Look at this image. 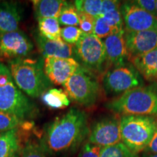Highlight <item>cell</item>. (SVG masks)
Segmentation results:
<instances>
[{"instance_id": "33", "label": "cell", "mask_w": 157, "mask_h": 157, "mask_svg": "<svg viewBox=\"0 0 157 157\" xmlns=\"http://www.w3.org/2000/svg\"><path fill=\"white\" fill-rule=\"evenodd\" d=\"M146 151L151 154H157V129L151 141L149 143L148 148H146Z\"/></svg>"}, {"instance_id": "5", "label": "cell", "mask_w": 157, "mask_h": 157, "mask_svg": "<svg viewBox=\"0 0 157 157\" xmlns=\"http://www.w3.org/2000/svg\"><path fill=\"white\" fill-rule=\"evenodd\" d=\"M0 111L13 113L21 120L30 117L34 111L33 104L15 84L9 68L1 61Z\"/></svg>"}, {"instance_id": "35", "label": "cell", "mask_w": 157, "mask_h": 157, "mask_svg": "<svg viewBox=\"0 0 157 157\" xmlns=\"http://www.w3.org/2000/svg\"><path fill=\"white\" fill-rule=\"evenodd\" d=\"M156 17H157V1H156Z\"/></svg>"}, {"instance_id": "32", "label": "cell", "mask_w": 157, "mask_h": 157, "mask_svg": "<svg viewBox=\"0 0 157 157\" xmlns=\"http://www.w3.org/2000/svg\"><path fill=\"white\" fill-rule=\"evenodd\" d=\"M120 7L121 3L119 1H116V0H103L101 15L110 10L119 8Z\"/></svg>"}, {"instance_id": "22", "label": "cell", "mask_w": 157, "mask_h": 157, "mask_svg": "<svg viewBox=\"0 0 157 157\" xmlns=\"http://www.w3.org/2000/svg\"><path fill=\"white\" fill-rule=\"evenodd\" d=\"M103 0H76L74 2L78 13H83L94 17L101 15Z\"/></svg>"}, {"instance_id": "18", "label": "cell", "mask_w": 157, "mask_h": 157, "mask_svg": "<svg viewBox=\"0 0 157 157\" xmlns=\"http://www.w3.org/2000/svg\"><path fill=\"white\" fill-rule=\"evenodd\" d=\"M32 3L37 19H58L63 9L69 4L63 0H35Z\"/></svg>"}, {"instance_id": "3", "label": "cell", "mask_w": 157, "mask_h": 157, "mask_svg": "<svg viewBox=\"0 0 157 157\" xmlns=\"http://www.w3.org/2000/svg\"><path fill=\"white\" fill-rule=\"evenodd\" d=\"M8 68L17 87L32 98H38L48 89L43 62L37 59L20 58L8 62Z\"/></svg>"}, {"instance_id": "12", "label": "cell", "mask_w": 157, "mask_h": 157, "mask_svg": "<svg viewBox=\"0 0 157 157\" xmlns=\"http://www.w3.org/2000/svg\"><path fill=\"white\" fill-rule=\"evenodd\" d=\"M80 65L75 59L46 57L43 61V68L47 78L55 85H65Z\"/></svg>"}, {"instance_id": "30", "label": "cell", "mask_w": 157, "mask_h": 157, "mask_svg": "<svg viewBox=\"0 0 157 157\" xmlns=\"http://www.w3.org/2000/svg\"><path fill=\"white\" fill-rule=\"evenodd\" d=\"M102 147L88 142L82 147L78 157H101Z\"/></svg>"}, {"instance_id": "36", "label": "cell", "mask_w": 157, "mask_h": 157, "mask_svg": "<svg viewBox=\"0 0 157 157\" xmlns=\"http://www.w3.org/2000/svg\"><path fill=\"white\" fill-rule=\"evenodd\" d=\"M17 157H19V156H17Z\"/></svg>"}, {"instance_id": "13", "label": "cell", "mask_w": 157, "mask_h": 157, "mask_svg": "<svg viewBox=\"0 0 157 157\" xmlns=\"http://www.w3.org/2000/svg\"><path fill=\"white\" fill-rule=\"evenodd\" d=\"M124 36L129 60L157 48V29L137 32L124 31Z\"/></svg>"}, {"instance_id": "15", "label": "cell", "mask_w": 157, "mask_h": 157, "mask_svg": "<svg viewBox=\"0 0 157 157\" xmlns=\"http://www.w3.org/2000/svg\"><path fill=\"white\" fill-rule=\"evenodd\" d=\"M35 38L39 50L44 58L56 57L70 58L74 56V49L73 45L65 42L62 39L50 40L39 34H37Z\"/></svg>"}, {"instance_id": "28", "label": "cell", "mask_w": 157, "mask_h": 157, "mask_svg": "<svg viewBox=\"0 0 157 157\" xmlns=\"http://www.w3.org/2000/svg\"><path fill=\"white\" fill-rule=\"evenodd\" d=\"M113 33V31L112 28L110 26L107 21L102 15H99L98 17H95V26H94L93 34L101 39L103 38H106L108 36Z\"/></svg>"}, {"instance_id": "16", "label": "cell", "mask_w": 157, "mask_h": 157, "mask_svg": "<svg viewBox=\"0 0 157 157\" xmlns=\"http://www.w3.org/2000/svg\"><path fill=\"white\" fill-rule=\"evenodd\" d=\"M21 20V11L16 4L0 2V34L18 30Z\"/></svg>"}, {"instance_id": "21", "label": "cell", "mask_w": 157, "mask_h": 157, "mask_svg": "<svg viewBox=\"0 0 157 157\" xmlns=\"http://www.w3.org/2000/svg\"><path fill=\"white\" fill-rule=\"evenodd\" d=\"M38 30L39 35L50 40L62 39L60 37L61 28L57 18H39Z\"/></svg>"}, {"instance_id": "8", "label": "cell", "mask_w": 157, "mask_h": 157, "mask_svg": "<svg viewBox=\"0 0 157 157\" xmlns=\"http://www.w3.org/2000/svg\"><path fill=\"white\" fill-rule=\"evenodd\" d=\"M75 52L88 69L100 71L106 62L103 42L94 34H83L76 44Z\"/></svg>"}, {"instance_id": "1", "label": "cell", "mask_w": 157, "mask_h": 157, "mask_svg": "<svg viewBox=\"0 0 157 157\" xmlns=\"http://www.w3.org/2000/svg\"><path fill=\"white\" fill-rule=\"evenodd\" d=\"M88 132L87 116L75 108L55 119L47 127L42 144L50 154L66 152L84 140Z\"/></svg>"}, {"instance_id": "34", "label": "cell", "mask_w": 157, "mask_h": 157, "mask_svg": "<svg viewBox=\"0 0 157 157\" xmlns=\"http://www.w3.org/2000/svg\"><path fill=\"white\" fill-rule=\"evenodd\" d=\"M143 157H157V154H151V153H147L143 155Z\"/></svg>"}, {"instance_id": "14", "label": "cell", "mask_w": 157, "mask_h": 157, "mask_svg": "<svg viewBox=\"0 0 157 157\" xmlns=\"http://www.w3.org/2000/svg\"><path fill=\"white\" fill-rule=\"evenodd\" d=\"M124 31L113 33L103 41L106 62L109 66L119 68L125 65L128 60L126 44L124 41Z\"/></svg>"}, {"instance_id": "2", "label": "cell", "mask_w": 157, "mask_h": 157, "mask_svg": "<svg viewBox=\"0 0 157 157\" xmlns=\"http://www.w3.org/2000/svg\"><path fill=\"white\" fill-rule=\"evenodd\" d=\"M106 108L122 116L157 117V84L141 86L129 90L110 101Z\"/></svg>"}, {"instance_id": "9", "label": "cell", "mask_w": 157, "mask_h": 157, "mask_svg": "<svg viewBox=\"0 0 157 157\" xmlns=\"http://www.w3.org/2000/svg\"><path fill=\"white\" fill-rule=\"evenodd\" d=\"M34 48L33 43L21 31L0 34V60L25 58Z\"/></svg>"}, {"instance_id": "6", "label": "cell", "mask_w": 157, "mask_h": 157, "mask_svg": "<svg viewBox=\"0 0 157 157\" xmlns=\"http://www.w3.org/2000/svg\"><path fill=\"white\" fill-rule=\"evenodd\" d=\"M64 87L68 95L80 105L92 106L99 98V83L81 66L65 84Z\"/></svg>"}, {"instance_id": "27", "label": "cell", "mask_w": 157, "mask_h": 157, "mask_svg": "<svg viewBox=\"0 0 157 157\" xmlns=\"http://www.w3.org/2000/svg\"><path fill=\"white\" fill-rule=\"evenodd\" d=\"M83 33L77 26H65L60 31L62 40L69 44H76L81 39Z\"/></svg>"}, {"instance_id": "7", "label": "cell", "mask_w": 157, "mask_h": 157, "mask_svg": "<svg viewBox=\"0 0 157 157\" xmlns=\"http://www.w3.org/2000/svg\"><path fill=\"white\" fill-rule=\"evenodd\" d=\"M143 79L134 66H121L108 71L103 77V85L110 95L123 94L143 86Z\"/></svg>"}, {"instance_id": "17", "label": "cell", "mask_w": 157, "mask_h": 157, "mask_svg": "<svg viewBox=\"0 0 157 157\" xmlns=\"http://www.w3.org/2000/svg\"><path fill=\"white\" fill-rule=\"evenodd\" d=\"M129 60L141 76L148 81L157 82V48Z\"/></svg>"}, {"instance_id": "24", "label": "cell", "mask_w": 157, "mask_h": 157, "mask_svg": "<svg viewBox=\"0 0 157 157\" xmlns=\"http://www.w3.org/2000/svg\"><path fill=\"white\" fill-rule=\"evenodd\" d=\"M48 154L41 142L26 140L21 148L20 157H48Z\"/></svg>"}, {"instance_id": "10", "label": "cell", "mask_w": 157, "mask_h": 157, "mask_svg": "<svg viewBox=\"0 0 157 157\" xmlns=\"http://www.w3.org/2000/svg\"><path fill=\"white\" fill-rule=\"evenodd\" d=\"M124 31L137 32L157 29V17L140 8L134 2L121 4Z\"/></svg>"}, {"instance_id": "19", "label": "cell", "mask_w": 157, "mask_h": 157, "mask_svg": "<svg viewBox=\"0 0 157 157\" xmlns=\"http://www.w3.org/2000/svg\"><path fill=\"white\" fill-rule=\"evenodd\" d=\"M19 149L17 128L0 133V157H17Z\"/></svg>"}, {"instance_id": "4", "label": "cell", "mask_w": 157, "mask_h": 157, "mask_svg": "<svg viewBox=\"0 0 157 157\" xmlns=\"http://www.w3.org/2000/svg\"><path fill=\"white\" fill-rule=\"evenodd\" d=\"M122 143L138 154L146 150L157 129V117L152 116L126 115L120 117Z\"/></svg>"}, {"instance_id": "11", "label": "cell", "mask_w": 157, "mask_h": 157, "mask_svg": "<svg viewBox=\"0 0 157 157\" xmlns=\"http://www.w3.org/2000/svg\"><path fill=\"white\" fill-rule=\"evenodd\" d=\"M89 142L102 148L121 143L120 117L114 116L98 121L90 131Z\"/></svg>"}, {"instance_id": "25", "label": "cell", "mask_w": 157, "mask_h": 157, "mask_svg": "<svg viewBox=\"0 0 157 157\" xmlns=\"http://www.w3.org/2000/svg\"><path fill=\"white\" fill-rule=\"evenodd\" d=\"M59 23L66 26H76L79 23V15L74 4H68L58 18Z\"/></svg>"}, {"instance_id": "20", "label": "cell", "mask_w": 157, "mask_h": 157, "mask_svg": "<svg viewBox=\"0 0 157 157\" xmlns=\"http://www.w3.org/2000/svg\"><path fill=\"white\" fill-rule=\"evenodd\" d=\"M42 101L46 106L52 109H64L70 104V100L66 92L56 88L45 91L42 95Z\"/></svg>"}, {"instance_id": "26", "label": "cell", "mask_w": 157, "mask_h": 157, "mask_svg": "<svg viewBox=\"0 0 157 157\" xmlns=\"http://www.w3.org/2000/svg\"><path fill=\"white\" fill-rule=\"evenodd\" d=\"M21 122L17 116L0 111V133L17 128Z\"/></svg>"}, {"instance_id": "23", "label": "cell", "mask_w": 157, "mask_h": 157, "mask_svg": "<svg viewBox=\"0 0 157 157\" xmlns=\"http://www.w3.org/2000/svg\"><path fill=\"white\" fill-rule=\"evenodd\" d=\"M101 157H139L138 154L132 151L122 143L102 148Z\"/></svg>"}, {"instance_id": "31", "label": "cell", "mask_w": 157, "mask_h": 157, "mask_svg": "<svg viewBox=\"0 0 157 157\" xmlns=\"http://www.w3.org/2000/svg\"><path fill=\"white\" fill-rule=\"evenodd\" d=\"M133 2L135 5L144 10L147 13L156 17V1L155 0H137V1Z\"/></svg>"}, {"instance_id": "29", "label": "cell", "mask_w": 157, "mask_h": 157, "mask_svg": "<svg viewBox=\"0 0 157 157\" xmlns=\"http://www.w3.org/2000/svg\"><path fill=\"white\" fill-rule=\"evenodd\" d=\"M78 15H79L78 25H79L80 30L84 34H93L95 17L83 13H78Z\"/></svg>"}]
</instances>
